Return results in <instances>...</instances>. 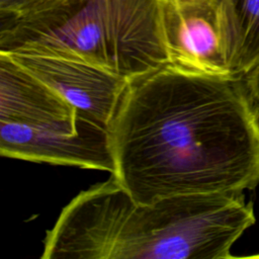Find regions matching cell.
<instances>
[{"instance_id": "cell-1", "label": "cell", "mask_w": 259, "mask_h": 259, "mask_svg": "<svg viewBox=\"0 0 259 259\" xmlns=\"http://www.w3.org/2000/svg\"><path fill=\"white\" fill-rule=\"evenodd\" d=\"M108 132L112 175L137 202L259 184V104L244 76L168 63L128 80Z\"/></svg>"}, {"instance_id": "cell-2", "label": "cell", "mask_w": 259, "mask_h": 259, "mask_svg": "<svg viewBox=\"0 0 259 259\" xmlns=\"http://www.w3.org/2000/svg\"><path fill=\"white\" fill-rule=\"evenodd\" d=\"M256 222L244 192L132 198L116 178L79 192L44 240L42 259H226Z\"/></svg>"}, {"instance_id": "cell-3", "label": "cell", "mask_w": 259, "mask_h": 259, "mask_svg": "<svg viewBox=\"0 0 259 259\" xmlns=\"http://www.w3.org/2000/svg\"><path fill=\"white\" fill-rule=\"evenodd\" d=\"M0 52L81 61L127 80L169 63L160 0H57L0 20Z\"/></svg>"}, {"instance_id": "cell-4", "label": "cell", "mask_w": 259, "mask_h": 259, "mask_svg": "<svg viewBox=\"0 0 259 259\" xmlns=\"http://www.w3.org/2000/svg\"><path fill=\"white\" fill-rule=\"evenodd\" d=\"M169 63L185 71L233 76L237 22L232 0H160Z\"/></svg>"}, {"instance_id": "cell-5", "label": "cell", "mask_w": 259, "mask_h": 259, "mask_svg": "<svg viewBox=\"0 0 259 259\" xmlns=\"http://www.w3.org/2000/svg\"><path fill=\"white\" fill-rule=\"evenodd\" d=\"M2 157L114 172L107 128L77 111L67 122L32 126L0 121Z\"/></svg>"}, {"instance_id": "cell-6", "label": "cell", "mask_w": 259, "mask_h": 259, "mask_svg": "<svg viewBox=\"0 0 259 259\" xmlns=\"http://www.w3.org/2000/svg\"><path fill=\"white\" fill-rule=\"evenodd\" d=\"M5 54L59 92L82 115L108 130L127 79L81 61Z\"/></svg>"}, {"instance_id": "cell-7", "label": "cell", "mask_w": 259, "mask_h": 259, "mask_svg": "<svg viewBox=\"0 0 259 259\" xmlns=\"http://www.w3.org/2000/svg\"><path fill=\"white\" fill-rule=\"evenodd\" d=\"M77 111L59 92L0 53L1 122L53 125L70 121Z\"/></svg>"}, {"instance_id": "cell-8", "label": "cell", "mask_w": 259, "mask_h": 259, "mask_svg": "<svg viewBox=\"0 0 259 259\" xmlns=\"http://www.w3.org/2000/svg\"><path fill=\"white\" fill-rule=\"evenodd\" d=\"M237 22L233 76H245L259 63V0H232Z\"/></svg>"}, {"instance_id": "cell-9", "label": "cell", "mask_w": 259, "mask_h": 259, "mask_svg": "<svg viewBox=\"0 0 259 259\" xmlns=\"http://www.w3.org/2000/svg\"><path fill=\"white\" fill-rule=\"evenodd\" d=\"M57 0H0V20L22 16Z\"/></svg>"}, {"instance_id": "cell-10", "label": "cell", "mask_w": 259, "mask_h": 259, "mask_svg": "<svg viewBox=\"0 0 259 259\" xmlns=\"http://www.w3.org/2000/svg\"><path fill=\"white\" fill-rule=\"evenodd\" d=\"M246 82L252 92L255 100L259 104V63L251 69L245 76Z\"/></svg>"}]
</instances>
